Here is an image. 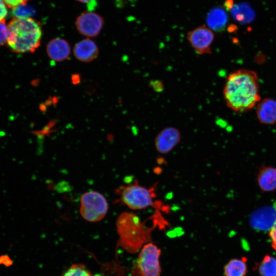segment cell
<instances>
[{
    "mask_svg": "<svg viewBox=\"0 0 276 276\" xmlns=\"http://www.w3.org/2000/svg\"><path fill=\"white\" fill-rule=\"evenodd\" d=\"M260 276H276V258L266 255L258 267Z\"/></svg>",
    "mask_w": 276,
    "mask_h": 276,
    "instance_id": "obj_18",
    "label": "cell"
},
{
    "mask_svg": "<svg viewBox=\"0 0 276 276\" xmlns=\"http://www.w3.org/2000/svg\"><path fill=\"white\" fill-rule=\"evenodd\" d=\"M7 14V6L2 0H0V21L5 19Z\"/></svg>",
    "mask_w": 276,
    "mask_h": 276,
    "instance_id": "obj_25",
    "label": "cell"
},
{
    "mask_svg": "<svg viewBox=\"0 0 276 276\" xmlns=\"http://www.w3.org/2000/svg\"><path fill=\"white\" fill-rule=\"evenodd\" d=\"M62 276H93L91 272L83 264H73L63 273Z\"/></svg>",
    "mask_w": 276,
    "mask_h": 276,
    "instance_id": "obj_19",
    "label": "cell"
},
{
    "mask_svg": "<svg viewBox=\"0 0 276 276\" xmlns=\"http://www.w3.org/2000/svg\"><path fill=\"white\" fill-rule=\"evenodd\" d=\"M258 184L263 192H270L276 190V168L262 166L257 176Z\"/></svg>",
    "mask_w": 276,
    "mask_h": 276,
    "instance_id": "obj_14",
    "label": "cell"
},
{
    "mask_svg": "<svg viewBox=\"0 0 276 276\" xmlns=\"http://www.w3.org/2000/svg\"><path fill=\"white\" fill-rule=\"evenodd\" d=\"M160 249L152 243L145 244L141 248L137 259V267L142 276H160Z\"/></svg>",
    "mask_w": 276,
    "mask_h": 276,
    "instance_id": "obj_6",
    "label": "cell"
},
{
    "mask_svg": "<svg viewBox=\"0 0 276 276\" xmlns=\"http://www.w3.org/2000/svg\"><path fill=\"white\" fill-rule=\"evenodd\" d=\"M47 52L49 57L56 61H61L69 56L71 49L64 39L57 38L51 40L47 44Z\"/></svg>",
    "mask_w": 276,
    "mask_h": 276,
    "instance_id": "obj_13",
    "label": "cell"
},
{
    "mask_svg": "<svg viewBox=\"0 0 276 276\" xmlns=\"http://www.w3.org/2000/svg\"><path fill=\"white\" fill-rule=\"evenodd\" d=\"M234 6L233 0H226L224 2V7L227 10H231Z\"/></svg>",
    "mask_w": 276,
    "mask_h": 276,
    "instance_id": "obj_27",
    "label": "cell"
},
{
    "mask_svg": "<svg viewBox=\"0 0 276 276\" xmlns=\"http://www.w3.org/2000/svg\"><path fill=\"white\" fill-rule=\"evenodd\" d=\"M150 85L153 89L157 92L162 91L164 88V85L163 82L160 80L151 81L150 83Z\"/></svg>",
    "mask_w": 276,
    "mask_h": 276,
    "instance_id": "obj_24",
    "label": "cell"
},
{
    "mask_svg": "<svg viewBox=\"0 0 276 276\" xmlns=\"http://www.w3.org/2000/svg\"><path fill=\"white\" fill-rule=\"evenodd\" d=\"M223 95L227 106L234 111L251 109L260 100L257 75L245 69L232 73L226 79Z\"/></svg>",
    "mask_w": 276,
    "mask_h": 276,
    "instance_id": "obj_1",
    "label": "cell"
},
{
    "mask_svg": "<svg viewBox=\"0 0 276 276\" xmlns=\"http://www.w3.org/2000/svg\"><path fill=\"white\" fill-rule=\"evenodd\" d=\"M116 227L121 245L129 251L138 248L139 243H143L150 232V228L145 226L140 217L130 212L118 216Z\"/></svg>",
    "mask_w": 276,
    "mask_h": 276,
    "instance_id": "obj_3",
    "label": "cell"
},
{
    "mask_svg": "<svg viewBox=\"0 0 276 276\" xmlns=\"http://www.w3.org/2000/svg\"><path fill=\"white\" fill-rule=\"evenodd\" d=\"M8 35V26L5 19L0 21V45L5 44L7 41Z\"/></svg>",
    "mask_w": 276,
    "mask_h": 276,
    "instance_id": "obj_21",
    "label": "cell"
},
{
    "mask_svg": "<svg viewBox=\"0 0 276 276\" xmlns=\"http://www.w3.org/2000/svg\"><path fill=\"white\" fill-rule=\"evenodd\" d=\"M269 236L271 241L272 246L276 250V220L269 231Z\"/></svg>",
    "mask_w": 276,
    "mask_h": 276,
    "instance_id": "obj_23",
    "label": "cell"
},
{
    "mask_svg": "<svg viewBox=\"0 0 276 276\" xmlns=\"http://www.w3.org/2000/svg\"><path fill=\"white\" fill-rule=\"evenodd\" d=\"M257 115L260 122L266 125L276 123V101L270 98L262 100L257 106Z\"/></svg>",
    "mask_w": 276,
    "mask_h": 276,
    "instance_id": "obj_12",
    "label": "cell"
},
{
    "mask_svg": "<svg viewBox=\"0 0 276 276\" xmlns=\"http://www.w3.org/2000/svg\"><path fill=\"white\" fill-rule=\"evenodd\" d=\"M34 10L31 7L25 5H21L13 9L12 14L14 17L29 18L34 14Z\"/></svg>",
    "mask_w": 276,
    "mask_h": 276,
    "instance_id": "obj_20",
    "label": "cell"
},
{
    "mask_svg": "<svg viewBox=\"0 0 276 276\" xmlns=\"http://www.w3.org/2000/svg\"><path fill=\"white\" fill-rule=\"evenodd\" d=\"M99 53L96 44L93 40L87 38L77 43L74 48V54L79 60L88 62L95 59Z\"/></svg>",
    "mask_w": 276,
    "mask_h": 276,
    "instance_id": "obj_11",
    "label": "cell"
},
{
    "mask_svg": "<svg viewBox=\"0 0 276 276\" xmlns=\"http://www.w3.org/2000/svg\"><path fill=\"white\" fill-rule=\"evenodd\" d=\"M215 38L213 31L202 25L189 31L187 39L194 51L199 55L212 54V45Z\"/></svg>",
    "mask_w": 276,
    "mask_h": 276,
    "instance_id": "obj_7",
    "label": "cell"
},
{
    "mask_svg": "<svg viewBox=\"0 0 276 276\" xmlns=\"http://www.w3.org/2000/svg\"><path fill=\"white\" fill-rule=\"evenodd\" d=\"M227 21V13L223 8L219 7H215L210 10L206 17L208 27L212 31H222Z\"/></svg>",
    "mask_w": 276,
    "mask_h": 276,
    "instance_id": "obj_15",
    "label": "cell"
},
{
    "mask_svg": "<svg viewBox=\"0 0 276 276\" xmlns=\"http://www.w3.org/2000/svg\"><path fill=\"white\" fill-rule=\"evenodd\" d=\"M156 186L146 188L136 180L133 183L121 186L116 190L119 201L133 210H142L150 206L158 209L161 203L155 200Z\"/></svg>",
    "mask_w": 276,
    "mask_h": 276,
    "instance_id": "obj_4",
    "label": "cell"
},
{
    "mask_svg": "<svg viewBox=\"0 0 276 276\" xmlns=\"http://www.w3.org/2000/svg\"><path fill=\"white\" fill-rule=\"evenodd\" d=\"M104 24L103 18L92 11L81 13L76 18V28L82 35L94 37L101 31Z\"/></svg>",
    "mask_w": 276,
    "mask_h": 276,
    "instance_id": "obj_8",
    "label": "cell"
},
{
    "mask_svg": "<svg viewBox=\"0 0 276 276\" xmlns=\"http://www.w3.org/2000/svg\"><path fill=\"white\" fill-rule=\"evenodd\" d=\"M247 260L243 257L241 259L230 260L224 267L225 276H246L247 273Z\"/></svg>",
    "mask_w": 276,
    "mask_h": 276,
    "instance_id": "obj_17",
    "label": "cell"
},
{
    "mask_svg": "<svg viewBox=\"0 0 276 276\" xmlns=\"http://www.w3.org/2000/svg\"><path fill=\"white\" fill-rule=\"evenodd\" d=\"M181 139L180 132L177 128L172 126L165 128L154 139L156 150L162 154H168L179 144Z\"/></svg>",
    "mask_w": 276,
    "mask_h": 276,
    "instance_id": "obj_9",
    "label": "cell"
},
{
    "mask_svg": "<svg viewBox=\"0 0 276 276\" xmlns=\"http://www.w3.org/2000/svg\"><path fill=\"white\" fill-rule=\"evenodd\" d=\"M8 45L15 53L33 52L40 45L41 26L31 17H14L8 25Z\"/></svg>",
    "mask_w": 276,
    "mask_h": 276,
    "instance_id": "obj_2",
    "label": "cell"
},
{
    "mask_svg": "<svg viewBox=\"0 0 276 276\" xmlns=\"http://www.w3.org/2000/svg\"><path fill=\"white\" fill-rule=\"evenodd\" d=\"M77 2H79L80 3H84L87 5V6H88V9L89 10L90 9V6H91V9L93 8L95 6L94 4L96 5V0H76Z\"/></svg>",
    "mask_w": 276,
    "mask_h": 276,
    "instance_id": "obj_26",
    "label": "cell"
},
{
    "mask_svg": "<svg viewBox=\"0 0 276 276\" xmlns=\"http://www.w3.org/2000/svg\"><path fill=\"white\" fill-rule=\"evenodd\" d=\"M108 210L107 201L101 193L89 191L81 196L80 213L85 220L91 222H99L105 217Z\"/></svg>",
    "mask_w": 276,
    "mask_h": 276,
    "instance_id": "obj_5",
    "label": "cell"
},
{
    "mask_svg": "<svg viewBox=\"0 0 276 276\" xmlns=\"http://www.w3.org/2000/svg\"><path fill=\"white\" fill-rule=\"evenodd\" d=\"M7 7L11 8H15L21 5L27 4L29 0H2Z\"/></svg>",
    "mask_w": 276,
    "mask_h": 276,
    "instance_id": "obj_22",
    "label": "cell"
},
{
    "mask_svg": "<svg viewBox=\"0 0 276 276\" xmlns=\"http://www.w3.org/2000/svg\"><path fill=\"white\" fill-rule=\"evenodd\" d=\"M234 19L241 24H247L255 18L256 13L252 8L246 3L235 5L231 10Z\"/></svg>",
    "mask_w": 276,
    "mask_h": 276,
    "instance_id": "obj_16",
    "label": "cell"
},
{
    "mask_svg": "<svg viewBox=\"0 0 276 276\" xmlns=\"http://www.w3.org/2000/svg\"><path fill=\"white\" fill-rule=\"evenodd\" d=\"M275 220L276 209L267 206L254 212L250 217V223L255 229L269 231Z\"/></svg>",
    "mask_w": 276,
    "mask_h": 276,
    "instance_id": "obj_10",
    "label": "cell"
}]
</instances>
